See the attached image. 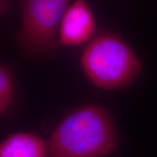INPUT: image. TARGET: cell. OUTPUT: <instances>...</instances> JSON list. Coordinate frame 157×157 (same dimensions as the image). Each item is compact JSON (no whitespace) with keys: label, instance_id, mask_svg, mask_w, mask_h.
<instances>
[{"label":"cell","instance_id":"1","mask_svg":"<svg viewBox=\"0 0 157 157\" xmlns=\"http://www.w3.org/2000/svg\"><path fill=\"white\" fill-rule=\"evenodd\" d=\"M117 132L103 108H78L60 121L50 137V157H103L114 150Z\"/></svg>","mask_w":157,"mask_h":157},{"label":"cell","instance_id":"2","mask_svg":"<svg viewBox=\"0 0 157 157\" xmlns=\"http://www.w3.org/2000/svg\"><path fill=\"white\" fill-rule=\"evenodd\" d=\"M80 66L88 81L104 90L128 87L142 70L140 59L130 46L111 32L101 33L91 39L82 52Z\"/></svg>","mask_w":157,"mask_h":157},{"label":"cell","instance_id":"3","mask_svg":"<svg viewBox=\"0 0 157 157\" xmlns=\"http://www.w3.org/2000/svg\"><path fill=\"white\" fill-rule=\"evenodd\" d=\"M71 0H18L21 25L17 38L32 56H48L58 50L59 29Z\"/></svg>","mask_w":157,"mask_h":157},{"label":"cell","instance_id":"4","mask_svg":"<svg viewBox=\"0 0 157 157\" xmlns=\"http://www.w3.org/2000/svg\"><path fill=\"white\" fill-rule=\"evenodd\" d=\"M97 29L95 15L87 0H74L63 17L59 44L77 47L91 41Z\"/></svg>","mask_w":157,"mask_h":157},{"label":"cell","instance_id":"5","mask_svg":"<svg viewBox=\"0 0 157 157\" xmlns=\"http://www.w3.org/2000/svg\"><path fill=\"white\" fill-rule=\"evenodd\" d=\"M45 154L44 140L31 133H15L0 146V157H44Z\"/></svg>","mask_w":157,"mask_h":157},{"label":"cell","instance_id":"6","mask_svg":"<svg viewBox=\"0 0 157 157\" xmlns=\"http://www.w3.org/2000/svg\"><path fill=\"white\" fill-rule=\"evenodd\" d=\"M15 96V78L13 71L5 64L0 65V113L5 114L10 109Z\"/></svg>","mask_w":157,"mask_h":157},{"label":"cell","instance_id":"7","mask_svg":"<svg viewBox=\"0 0 157 157\" xmlns=\"http://www.w3.org/2000/svg\"><path fill=\"white\" fill-rule=\"evenodd\" d=\"M11 10L10 0H0V13L1 15L5 16L10 13Z\"/></svg>","mask_w":157,"mask_h":157}]
</instances>
